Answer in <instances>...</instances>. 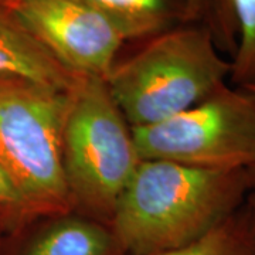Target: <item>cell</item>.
<instances>
[{
	"label": "cell",
	"mask_w": 255,
	"mask_h": 255,
	"mask_svg": "<svg viewBox=\"0 0 255 255\" xmlns=\"http://www.w3.org/2000/svg\"><path fill=\"white\" fill-rule=\"evenodd\" d=\"M254 189V170L140 160L112 213L110 230L121 254H160L203 237Z\"/></svg>",
	"instance_id": "6da1fadb"
},
{
	"label": "cell",
	"mask_w": 255,
	"mask_h": 255,
	"mask_svg": "<svg viewBox=\"0 0 255 255\" xmlns=\"http://www.w3.org/2000/svg\"><path fill=\"white\" fill-rule=\"evenodd\" d=\"M231 61L207 28L182 24L147 40L105 78L130 128L153 125L183 112L226 85Z\"/></svg>",
	"instance_id": "7a4b0ae2"
},
{
	"label": "cell",
	"mask_w": 255,
	"mask_h": 255,
	"mask_svg": "<svg viewBox=\"0 0 255 255\" xmlns=\"http://www.w3.org/2000/svg\"><path fill=\"white\" fill-rule=\"evenodd\" d=\"M71 92L0 75V164L30 221L71 206L63 166V129Z\"/></svg>",
	"instance_id": "3957f363"
},
{
	"label": "cell",
	"mask_w": 255,
	"mask_h": 255,
	"mask_svg": "<svg viewBox=\"0 0 255 255\" xmlns=\"http://www.w3.org/2000/svg\"><path fill=\"white\" fill-rule=\"evenodd\" d=\"M140 163L132 128L104 78L82 77L71 92L63 129V166L71 197L112 217Z\"/></svg>",
	"instance_id": "277c9868"
},
{
	"label": "cell",
	"mask_w": 255,
	"mask_h": 255,
	"mask_svg": "<svg viewBox=\"0 0 255 255\" xmlns=\"http://www.w3.org/2000/svg\"><path fill=\"white\" fill-rule=\"evenodd\" d=\"M140 160L206 170H255V95L228 84L183 112L132 128Z\"/></svg>",
	"instance_id": "5b68a950"
},
{
	"label": "cell",
	"mask_w": 255,
	"mask_h": 255,
	"mask_svg": "<svg viewBox=\"0 0 255 255\" xmlns=\"http://www.w3.org/2000/svg\"><path fill=\"white\" fill-rule=\"evenodd\" d=\"M13 11L55 58L80 77L107 78L124 36L78 0H18Z\"/></svg>",
	"instance_id": "8992f818"
},
{
	"label": "cell",
	"mask_w": 255,
	"mask_h": 255,
	"mask_svg": "<svg viewBox=\"0 0 255 255\" xmlns=\"http://www.w3.org/2000/svg\"><path fill=\"white\" fill-rule=\"evenodd\" d=\"M0 75L73 91L82 77L65 68L11 9L0 7Z\"/></svg>",
	"instance_id": "52a82bcc"
},
{
	"label": "cell",
	"mask_w": 255,
	"mask_h": 255,
	"mask_svg": "<svg viewBox=\"0 0 255 255\" xmlns=\"http://www.w3.org/2000/svg\"><path fill=\"white\" fill-rule=\"evenodd\" d=\"M121 254L110 228L84 219H60L24 240L11 255Z\"/></svg>",
	"instance_id": "ba28073f"
},
{
	"label": "cell",
	"mask_w": 255,
	"mask_h": 255,
	"mask_svg": "<svg viewBox=\"0 0 255 255\" xmlns=\"http://www.w3.org/2000/svg\"><path fill=\"white\" fill-rule=\"evenodd\" d=\"M107 17L127 40L152 38L187 24L184 0H78Z\"/></svg>",
	"instance_id": "9c48e42d"
},
{
	"label": "cell",
	"mask_w": 255,
	"mask_h": 255,
	"mask_svg": "<svg viewBox=\"0 0 255 255\" xmlns=\"http://www.w3.org/2000/svg\"><path fill=\"white\" fill-rule=\"evenodd\" d=\"M155 255H255V221L247 201L203 237Z\"/></svg>",
	"instance_id": "30bf717a"
},
{
	"label": "cell",
	"mask_w": 255,
	"mask_h": 255,
	"mask_svg": "<svg viewBox=\"0 0 255 255\" xmlns=\"http://www.w3.org/2000/svg\"><path fill=\"white\" fill-rule=\"evenodd\" d=\"M237 23V47L231 61L230 81L234 87L255 88V0H231Z\"/></svg>",
	"instance_id": "8fae6325"
},
{
	"label": "cell",
	"mask_w": 255,
	"mask_h": 255,
	"mask_svg": "<svg viewBox=\"0 0 255 255\" xmlns=\"http://www.w3.org/2000/svg\"><path fill=\"white\" fill-rule=\"evenodd\" d=\"M187 24L207 28L221 53L233 57L237 47V23L231 0H184Z\"/></svg>",
	"instance_id": "7c38bea8"
},
{
	"label": "cell",
	"mask_w": 255,
	"mask_h": 255,
	"mask_svg": "<svg viewBox=\"0 0 255 255\" xmlns=\"http://www.w3.org/2000/svg\"><path fill=\"white\" fill-rule=\"evenodd\" d=\"M27 223L21 199L9 174L0 164V231L16 233Z\"/></svg>",
	"instance_id": "4fadbf2b"
},
{
	"label": "cell",
	"mask_w": 255,
	"mask_h": 255,
	"mask_svg": "<svg viewBox=\"0 0 255 255\" xmlns=\"http://www.w3.org/2000/svg\"><path fill=\"white\" fill-rule=\"evenodd\" d=\"M247 204H248V207L251 210V214H253V217H254L255 221V189L248 194V197H247Z\"/></svg>",
	"instance_id": "5bb4252c"
},
{
	"label": "cell",
	"mask_w": 255,
	"mask_h": 255,
	"mask_svg": "<svg viewBox=\"0 0 255 255\" xmlns=\"http://www.w3.org/2000/svg\"><path fill=\"white\" fill-rule=\"evenodd\" d=\"M18 0H0V7L3 9H14Z\"/></svg>",
	"instance_id": "9a60e30c"
},
{
	"label": "cell",
	"mask_w": 255,
	"mask_h": 255,
	"mask_svg": "<svg viewBox=\"0 0 255 255\" xmlns=\"http://www.w3.org/2000/svg\"><path fill=\"white\" fill-rule=\"evenodd\" d=\"M248 91H251V92H253V94H254V95H255V88H250ZM254 173H255V170H254Z\"/></svg>",
	"instance_id": "2e32d148"
}]
</instances>
